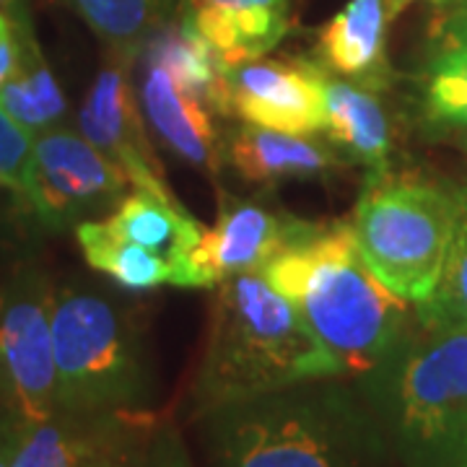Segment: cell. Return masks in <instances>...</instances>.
<instances>
[{"mask_svg": "<svg viewBox=\"0 0 467 467\" xmlns=\"http://www.w3.org/2000/svg\"><path fill=\"white\" fill-rule=\"evenodd\" d=\"M343 377L202 413L208 467H382L387 434Z\"/></svg>", "mask_w": 467, "mask_h": 467, "instance_id": "obj_2", "label": "cell"}, {"mask_svg": "<svg viewBox=\"0 0 467 467\" xmlns=\"http://www.w3.org/2000/svg\"><path fill=\"white\" fill-rule=\"evenodd\" d=\"M426 333H467V187H457V216L447 260L431 296L416 306Z\"/></svg>", "mask_w": 467, "mask_h": 467, "instance_id": "obj_21", "label": "cell"}, {"mask_svg": "<svg viewBox=\"0 0 467 467\" xmlns=\"http://www.w3.org/2000/svg\"><path fill=\"white\" fill-rule=\"evenodd\" d=\"M119 467H192V460L180 429L156 413L133 447L125 451Z\"/></svg>", "mask_w": 467, "mask_h": 467, "instance_id": "obj_23", "label": "cell"}, {"mask_svg": "<svg viewBox=\"0 0 467 467\" xmlns=\"http://www.w3.org/2000/svg\"><path fill=\"white\" fill-rule=\"evenodd\" d=\"M299 218L218 192V216L190 254V288H216L236 273H260Z\"/></svg>", "mask_w": 467, "mask_h": 467, "instance_id": "obj_11", "label": "cell"}, {"mask_svg": "<svg viewBox=\"0 0 467 467\" xmlns=\"http://www.w3.org/2000/svg\"><path fill=\"white\" fill-rule=\"evenodd\" d=\"M420 84V109L431 128L467 133V42L436 45Z\"/></svg>", "mask_w": 467, "mask_h": 467, "instance_id": "obj_22", "label": "cell"}, {"mask_svg": "<svg viewBox=\"0 0 467 467\" xmlns=\"http://www.w3.org/2000/svg\"><path fill=\"white\" fill-rule=\"evenodd\" d=\"M330 377H343L333 353L260 273H236L216 285L192 387L195 418Z\"/></svg>", "mask_w": 467, "mask_h": 467, "instance_id": "obj_3", "label": "cell"}, {"mask_svg": "<svg viewBox=\"0 0 467 467\" xmlns=\"http://www.w3.org/2000/svg\"><path fill=\"white\" fill-rule=\"evenodd\" d=\"M436 45H460L467 42V0H457V5L451 8L444 18H439L436 24Z\"/></svg>", "mask_w": 467, "mask_h": 467, "instance_id": "obj_27", "label": "cell"}, {"mask_svg": "<svg viewBox=\"0 0 467 467\" xmlns=\"http://www.w3.org/2000/svg\"><path fill=\"white\" fill-rule=\"evenodd\" d=\"M78 247L84 252L86 263L109 275L112 281L128 291H149L156 285H174V270L159 254L138 247L125 236L109 229L104 218L84 221L76 229Z\"/></svg>", "mask_w": 467, "mask_h": 467, "instance_id": "obj_20", "label": "cell"}, {"mask_svg": "<svg viewBox=\"0 0 467 467\" xmlns=\"http://www.w3.org/2000/svg\"><path fill=\"white\" fill-rule=\"evenodd\" d=\"M260 275L291 301L343 377L367 379L408 340V301L374 275L350 221H296Z\"/></svg>", "mask_w": 467, "mask_h": 467, "instance_id": "obj_1", "label": "cell"}, {"mask_svg": "<svg viewBox=\"0 0 467 467\" xmlns=\"http://www.w3.org/2000/svg\"><path fill=\"white\" fill-rule=\"evenodd\" d=\"M34 133L0 107V184L18 192L32 159Z\"/></svg>", "mask_w": 467, "mask_h": 467, "instance_id": "obj_24", "label": "cell"}, {"mask_svg": "<svg viewBox=\"0 0 467 467\" xmlns=\"http://www.w3.org/2000/svg\"><path fill=\"white\" fill-rule=\"evenodd\" d=\"M52 346L57 410H150L153 367L138 319L109 296L81 285L55 291Z\"/></svg>", "mask_w": 467, "mask_h": 467, "instance_id": "obj_5", "label": "cell"}, {"mask_svg": "<svg viewBox=\"0 0 467 467\" xmlns=\"http://www.w3.org/2000/svg\"><path fill=\"white\" fill-rule=\"evenodd\" d=\"M18 60L16 21L11 11H0V86L8 81Z\"/></svg>", "mask_w": 467, "mask_h": 467, "instance_id": "obj_26", "label": "cell"}, {"mask_svg": "<svg viewBox=\"0 0 467 467\" xmlns=\"http://www.w3.org/2000/svg\"><path fill=\"white\" fill-rule=\"evenodd\" d=\"M457 216V187L418 171L367 177L350 226L374 275L408 304L439 284Z\"/></svg>", "mask_w": 467, "mask_h": 467, "instance_id": "obj_6", "label": "cell"}, {"mask_svg": "<svg viewBox=\"0 0 467 467\" xmlns=\"http://www.w3.org/2000/svg\"><path fill=\"white\" fill-rule=\"evenodd\" d=\"M97 34L107 57L122 66L138 63L140 52L164 21L177 14L180 0H60Z\"/></svg>", "mask_w": 467, "mask_h": 467, "instance_id": "obj_19", "label": "cell"}, {"mask_svg": "<svg viewBox=\"0 0 467 467\" xmlns=\"http://www.w3.org/2000/svg\"><path fill=\"white\" fill-rule=\"evenodd\" d=\"M327 76L319 63L304 57H260L226 67L232 117L278 133H325Z\"/></svg>", "mask_w": 467, "mask_h": 467, "instance_id": "obj_9", "label": "cell"}, {"mask_svg": "<svg viewBox=\"0 0 467 467\" xmlns=\"http://www.w3.org/2000/svg\"><path fill=\"white\" fill-rule=\"evenodd\" d=\"M130 447H133V444H130ZM122 457H125V454H122ZM122 457H119V460H117V462H115V465H112V467H119V465H122Z\"/></svg>", "mask_w": 467, "mask_h": 467, "instance_id": "obj_32", "label": "cell"}, {"mask_svg": "<svg viewBox=\"0 0 467 467\" xmlns=\"http://www.w3.org/2000/svg\"><path fill=\"white\" fill-rule=\"evenodd\" d=\"M52 301L55 288L36 267H21L0 288V405L24 423L57 410Z\"/></svg>", "mask_w": 467, "mask_h": 467, "instance_id": "obj_8", "label": "cell"}, {"mask_svg": "<svg viewBox=\"0 0 467 467\" xmlns=\"http://www.w3.org/2000/svg\"><path fill=\"white\" fill-rule=\"evenodd\" d=\"M11 14L16 21L18 60L8 81L0 86V107L32 133H42L66 117V94L36 45L32 21L21 0L11 8Z\"/></svg>", "mask_w": 467, "mask_h": 467, "instance_id": "obj_18", "label": "cell"}, {"mask_svg": "<svg viewBox=\"0 0 467 467\" xmlns=\"http://www.w3.org/2000/svg\"><path fill=\"white\" fill-rule=\"evenodd\" d=\"M140 109L171 153L216 180L226 159L213 109L180 88L167 67L156 63H146V76L140 78Z\"/></svg>", "mask_w": 467, "mask_h": 467, "instance_id": "obj_13", "label": "cell"}, {"mask_svg": "<svg viewBox=\"0 0 467 467\" xmlns=\"http://www.w3.org/2000/svg\"><path fill=\"white\" fill-rule=\"evenodd\" d=\"M223 159L244 182L267 187L291 180H325L348 167L330 140L278 133L247 122L223 135Z\"/></svg>", "mask_w": 467, "mask_h": 467, "instance_id": "obj_14", "label": "cell"}, {"mask_svg": "<svg viewBox=\"0 0 467 467\" xmlns=\"http://www.w3.org/2000/svg\"><path fill=\"white\" fill-rule=\"evenodd\" d=\"M364 382L402 465L467 467V333L423 330Z\"/></svg>", "mask_w": 467, "mask_h": 467, "instance_id": "obj_4", "label": "cell"}, {"mask_svg": "<svg viewBox=\"0 0 467 467\" xmlns=\"http://www.w3.org/2000/svg\"><path fill=\"white\" fill-rule=\"evenodd\" d=\"M104 221L128 242L167 260L174 270V285L190 288V254L198 247L205 226L187 213L182 202H167L150 192L133 190Z\"/></svg>", "mask_w": 467, "mask_h": 467, "instance_id": "obj_17", "label": "cell"}, {"mask_svg": "<svg viewBox=\"0 0 467 467\" xmlns=\"http://www.w3.org/2000/svg\"><path fill=\"white\" fill-rule=\"evenodd\" d=\"M182 5H205V8H216L226 16H239V14L257 11V8L291 14V0H180L177 8H182Z\"/></svg>", "mask_w": 467, "mask_h": 467, "instance_id": "obj_25", "label": "cell"}, {"mask_svg": "<svg viewBox=\"0 0 467 467\" xmlns=\"http://www.w3.org/2000/svg\"><path fill=\"white\" fill-rule=\"evenodd\" d=\"M325 135L350 167H364L368 177L392 169V122L377 91L327 76Z\"/></svg>", "mask_w": 467, "mask_h": 467, "instance_id": "obj_16", "label": "cell"}, {"mask_svg": "<svg viewBox=\"0 0 467 467\" xmlns=\"http://www.w3.org/2000/svg\"><path fill=\"white\" fill-rule=\"evenodd\" d=\"M389 24L387 0H348V5L319 29L317 63L330 76L382 94L392 84L384 47Z\"/></svg>", "mask_w": 467, "mask_h": 467, "instance_id": "obj_15", "label": "cell"}, {"mask_svg": "<svg viewBox=\"0 0 467 467\" xmlns=\"http://www.w3.org/2000/svg\"><path fill=\"white\" fill-rule=\"evenodd\" d=\"M460 143H462V146H465V149H467V133L460 135Z\"/></svg>", "mask_w": 467, "mask_h": 467, "instance_id": "obj_31", "label": "cell"}, {"mask_svg": "<svg viewBox=\"0 0 467 467\" xmlns=\"http://www.w3.org/2000/svg\"><path fill=\"white\" fill-rule=\"evenodd\" d=\"M444 3H447V0H444Z\"/></svg>", "mask_w": 467, "mask_h": 467, "instance_id": "obj_33", "label": "cell"}, {"mask_svg": "<svg viewBox=\"0 0 467 467\" xmlns=\"http://www.w3.org/2000/svg\"><path fill=\"white\" fill-rule=\"evenodd\" d=\"M156 418L138 413H67L24 423L14 467H112Z\"/></svg>", "mask_w": 467, "mask_h": 467, "instance_id": "obj_12", "label": "cell"}, {"mask_svg": "<svg viewBox=\"0 0 467 467\" xmlns=\"http://www.w3.org/2000/svg\"><path fill=\"white\" fill-rule=\"evenodd\" d=\"M128 70L130 66L117 60H109V66L99 70L81 104V135L128 177L133 190L150 192L167 202H180L146 133L143 109L128 81Z\"/></svg>", "mask_w": 467, "mask_h": 467, "instance_id": "obj_10", "label": "cell"}, {"mask_svg": "<svg viewBox=\"0 0 467 467\" xmlns=\"http://www.w3.org/2000/svg\"><path fill=\"white\" fill-rule=\"evenodd\" d=\"M128 187V177L84 135L55 125L34 135L18 195L42 229L66 232L101 213L109 216Z\"/></svg>", "mask_w": 467, "mask_h": 467, "instance_id": "obj_7", "label": "cell"}, {"mask_svg": "<svg viewBox=\"0 0 467 467\" xmlns=\"http://www.w3.org/2000/svg\"><path fill=\"white\" fill-rule=\"evenodd\" d=\"M410 3H418V0H387V14H389V21H395V18L400 16L402 11L410 5ZM429 3H444V0H429Z\"/></svg>", "mask_w": 467, "mask_h": 467, "instance_id": "obj_29", "label": "cell"}, {"mask_svg": "<svg viewBox=\"0 0 467 467\" xmlns=\"http://www.w3.org/2000/svg\"><path fill=\"white\" fill-rule=\"evenodd\" d=\"M18 0H0V11H11L16 5Z\"/></svg>", "mask_w": 467, "mask_h": 467, "instance_id": "obj_30", "label": "cell"}, {"mask_svg": "<svg viewBox=\"0 0 467 467\" xmlns=\"http://www.w3.org/2000/svg\"><path fill=\"white\" fill-rule=\"evenodd\" d=\"M21 429H24V420L14 416L5 405H0V467H14Z\"/></svg>", "mask_w": 467, "mask_h": 467, "instance_id": "obj_28", "label": "cell"}]
</instances>
